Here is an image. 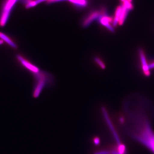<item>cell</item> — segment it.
<instances>
[{"instance_id":"cell-1","label":"cell","mask_w":154,"mask_h":154,"mask_svg":"<svg viewBox=\"0 0 154 154\" xmlns=\"http://www.w3.org/2000/svg\"><path fill=\"white\" fill-rule=\"evenodd\" d=\"M18 1L5 0L2 4L0 14V27H4L7 24L11 11Z\"/></svg>"},{"instance_id":"cell-2","label":"cell","mask_w":154,"mask_h":154,"mask_svg":"<svg viewBox=\"0 0 154 154\" xmlns=\"http://www.w3.org/2000/svg\"><path fill=\"white\" fill-rule=\"evenodd\" d=\"M36 78L37 82L34 88L33 95L35 98L39 96L45 84L46 83H48L50 79H51L48 74L45 72H39L38 73L36 74Z\"/></svg>"},{"instance_id":"cell-3","label":"cell","mask_w":154,"mask_h":154,"mask_svg":"<svg viewBox=\"0 0 154 154\" xmlns=\"http://www.w3.org/2000/svg\"><path fill=\"white\" fill-rule=\"evenodd\" d=\"M107 13L106 9L103 8L100 11H95L90 13L85 19L83 22V26L87 27L89 26L94 20L99 18L102 14Z\"/></svg>"},{"instance_id":"cell-4","label":"cell","mask_w":154,"mask_h":154,"mask_svg":"<svg viewBox=\"0 0 154 154\" xmlns=\"http://www.w3.org/2000/svg\"><path fill=\"white\" fill-rule=\"evenodd\" d=\"M17 59L23 65V66H25L28 70L32 72L37 74L39 72V69L37 67L33 65L32 63H30L28 60H25L24 58L22 57V56L20 55H17Z\"/></svg>"},{"instance_id":"cell-5","label":"cell","mask_w":154,"mask_h":154,"mask_svg":"<svg viewBox=\"0 0 154 154\" xmlns=\"http://www.w3.org/2000/svg\"><path fill=\"white\" fill-rule=\"evenodd\" d=\"M0 38L5 41L6 43H8L10 46L13 48L17 49L18 48L17 45L14 42H13L11 38H9L8 36H7L5 33L0 32Z\"/></svg>"},{"instance_id":"cell-6","label":"cell","mask_w":154,"mask_h":154,"mask_svg":"<svg viewBox=\"0 0 154 154\" xmlns=\"http://www.w3.org/2000/svg\"><path fill=\"white\" fill-rule=\"evenodd\" d=\"M72 4L79 7L83 8L85 7L87 5V2L86 0H68Z\"/></svg>"},{"instance_id":"cell-7","label":"cell","mask_w":154,"mask_h":154,"mask_svg":"<svg viewBox=\"0 0 154 154\" xmlns=\"http://www.w3.org/2000/svg\"><path fill=\"white\" fill-rule=\"evenodd\" d=\"M95 60L96 61V62L99 65L101 66V67L102 68H104L105 67V66H104V64H103V63L102 62V61L100 60V59H99L98 58H95Z\"/></svg>"},{"instance_id":"cell-8","label":"cell","mask_w":154,"mask_h":154,"mask_svg":"<svg viewBox=\"0 0 154 154\" xmlns=\"http://www.w3.org/2000/svg\"><path fill=\"white\" fill-rule=\"evenodd\" d=\"M94 141L95 144H98L100 142V140L98 137H96L94 139Z\"/></svg>"},{"instance_id":"cell-9","label":"cell","mask_w":154,"mask_h":154,"mask_svg":"<svg viewBox=\"0 0 154 154\" xmlns=\"http://www.w3.org/2000/svg\"><path fill=\"white\" fill-rule=\"evenodd\" d=\"M4 41L2 39H0V45H1L3 44L4 43Z\"/></svg>"},{"instance_id":"cell-10","label":"cell","mask_w":154,"mask_h":154,"mask_svg":"<svg viewBox=\"0 0 154 154\" xmlns=\"http://www.w3.org/2000/svg\"><path fill=\"white\" fill-rule=\"evenodd\" d=\"M122 3L124 2L125 1H126V0H120Z\"/></svg>"},{"instance_id":"cell-11","label":"cell","mask_w":154,"mask_h":154,"mask_svg":"<svg viewBox=\"0 0 154 154\" xmlns=\"http://www.w3.org/2000/svg\"><path fill=\"white\" fill-rule=\"evenodd\" d=\"M128 1H129L130 2H132V0H128Z\"/></svg>"}]
</instances>
